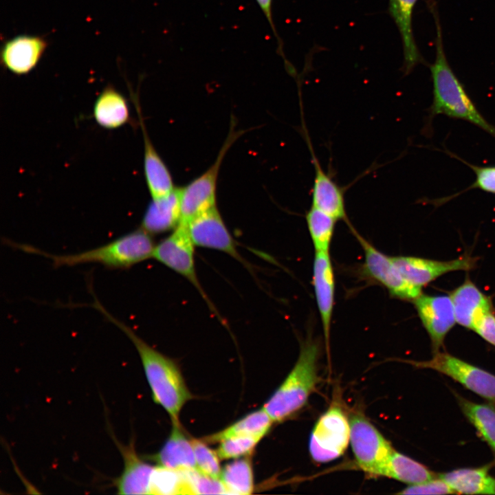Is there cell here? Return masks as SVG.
Wrapping results in <instances>:
<instances>
[{"instance_id": "4", "label": "cell", "mask_w": 495, "mask_h": 495, "mask_svg": "<svg viewBox=\"0 0 495 495\" xmlns=\"http://www.w3.org/2000/svg\"><path fill=\"white\" fill-rule=\"evenodd\" d=\"M319 353L318 342L311 338L302 343L295 365L263 406L274 423L291 418L307 404L319 382Z\"/></svg>"}, {"instance_id": "21", "label": "cell", "mask_w": 495, "mask_h": 495, "mask_svg": "<svg viewBox=\"0 0 495 495\" xmlns=\"http://www.w3.org/2000/svg\"><path fill=\"white\" fill-rule=\"evenodd\" d=\"M181 188L169 194L152 199L143 216L141 228L151 234H162L174 230L179 223Z\"/></svg>"}, {"instance_id": "27", "label": "cell", "mask_w": 495, "mask_h": 495, "mask_svg": "<svg viewBox=\"0 0 495 495\" xmlns=\"http://www.w3.org/2000/svg\"><path fill=\"white\" fill-rule=\"evenodd\" d=\"M461 409L479 436L495 449V406L472 402L456 396Z\"/></svg>"}, {"instance_id": "19", "label": "cell", "mask_w": 495, "mask_h": 495, "mask_svg": "<svg viewBox=\"0 0 495 495\" xmlns=\"http://www.w3.org/2000/svg\"><path fill=\"white\" fill-rule=\"evenodd\" d=\"M157 465L178 471L197 470L191 439L182 429L179 422H172L168 438L160 450L153 456Z\"/></svg>"}, {"instance_id": "7", "label": "cell", "mask_w": 495, "mask_h": 495, "mask_svg": "<svg viewBox=\"0 0 495 495\" xmlns=\"http://www.w3.org/2000/svg\"><path fill=\"white\" fill-rule=\"evenodd\" d=\"M242 133L243 131L234 129L232 121L228 135L214 162L203 174L181 188L179 223L186 224L196 216L216 206L217 182L220 167L228 151Z\"/></svg>"}, {"instance_id": "38", "label": "cell", "mask_w": 495, "mask_h": 495, "mask_svg": "<svg viewBox=\"0 0 495 495\" xmlns=\"http://www.w3.org/2000/svg\"><path fill=\"white\" fill-rule=\"evenodd\" d=\"M494 452H495V449H494Z\"/></svg>"}, {"instance_id": "5", "label": "cell", "mask_w": 495, "mask_h": 495, "mask_svg": "<svg viewBox=\"0 0 495 495\" xmlns=\"http://www.w3.org/2000/svg\"><path fill=\"white\" fill-rule=\"evenodd\" d=\"M350 443L358 467L371 476H382L395 450L390 443L362 414L350 418Z\"/></svg>"}, {"instance_id": "26", "label": "cell", "mask_w": 495, "mask_h": 495, "mask_svg": "<svg viewBox=\"0 0 495 495\" xmlns=\"http://www.w3.org/2000/svg\"><path fill=\"white\" fill-rule=\"evenodd\" d=\"M435 474L421 463L394 450L384 468L382 476L410 485L436 478Z\"/></svg>"}, {"instance_id": "14", "label": "cell", "mask_w": 495, "mask_h": 495, "mask_svg": "<svg viewBox=\"0 0 495 495\" xmlns=\"http://www.w3.org/2000/svg\"><path fill=\"white\" fill-rule=\"evenodd\" d=\"M306 140L314 168L311 206L322 210L336 220H344L348 223L343 188L322 168L312 149L307 134H306Z\"/></svg>"}, {"instance_id": "3", "label": "cell", "mask_w": 495, "mask_h": 495, "mask_svg": "<svg viewBox=\"0 0 495 495\" xmlns=\"http://www.w3.org/2000/svg\"><path fill=\"white\" fill-rule=\"evenodd\" d=\"M9 243L25 252L49 258L55 267L94 263L110 269H127L153 258L156 245L152 235L141 228L101 246L72 254H52L27 244Z\"/></svg>"}, {"instance_id": "32", "label": "cell", "mask_w": 495, "mask_h": 495, "mask_svg": "<svg viewBox=\"0 0 495 495\" xmlns=\"http://www.w3.org/2000/svg\"><path fill=\"white\" fill-rule=\"evenodd\" d=\"M191 442L194 450L197 470L209 477L220 479L222 470L220 465V458L217 451L212 450L203 440L192 438Z\"/></svg>"}, {"instance_id": "18", "label": "cell", "mask_w": 495, "mask_h": 495, "mask_svg": "<svg viewBox=\"0 0 495 495\" xmlns=\"http://www.w3.org/2000/svg\"><path fill=\"white\" fill-rule=\"evenodd\" d=\"M417 0H389L388 12L394 20L400 33L403 53V70L410 74L424 60L415 42L412 28V14Z\"/></svg>"}, {"instance_id": "6", "label": "cell", "mask_w": 495, "mask_h": 495, "mask_svg": "<svg viewBox=\"0 0 495 495\" xmlns=\"http://www.w3.org/2000/svg\"><path fill=\"white\" fill-rule=\"evenodd\" d=\"M350 421L342 408L333 404L319 417L311 431L309 450L317 463H327L342 456L350 443Z\"/></svg>"}, {"instance_id": "20", "label": "cell", "mask_w": 495, "mask_h": 495, "mask_svg": "<svg viewBox=\"0 0 495 495\" xmlns=\"http://www.w3.org/2000/svg\"><path fill=\"white\" fill-rule=\"evenodd\" d=\"M450 297L456 322L471 330H473L474 322L479 316L494 309L491 298L484 294L469 278H466L462 285L453 290Z\"/></svg>"}, {"instance_id": "31", "label": "cell", "mask_w": 495, "mask_h": 495, "mask_svg": "<svg viewBox=\"0 0 495 495\" xmlns=\"http://www.w3.org/2000/svg\"><path fill=\"white\" fill-rule=\"evenodd\" d=\"M448 154L450 155V156L460 160L461 162L465 164L467 166H468L471 169L473 170L474 173L476 174V180L475 182L470 186L468 188L463 190L462 191L459 192V193H456L454 195H452L450 197L437 199L435 200H430V201L432 202L434 204H438L439 205L441 204H443L448 200H450L452 198H454L455 197H457L460 194L465 192L468 190H470L471 189H475L478 188L481 190H483L486 192L492 193L495 195V166H476L472 164H470L465 161L464 160L460 158L457 155H454V153H451L450 152H448V151H446Z\"/></svg>"}, {"instance_id": "30", "label": "cell", "mask_w": 495, "mask_h": 495, "mask_svg": "<svg viewBox=\"0 0 495 495\" xmlns=\"http://www.w3.org/2000/svg\"><path fill=\"white\" fill-rule=\"evenodd\" d=\"M149 494H191L186 471L155 466L151 476Z\"/></svg>"}, {"instance_id": "2", "label": "cell", "mask_w": 495, "mask_h": 495, "mask_svg": "<svg viewBox=\"0 0 495 495\" xmlns=\"http://www.w3.org/2000/svg\"><path fill=\"white\" fill-rule=\"evenodd\" d=\"M427 4L435 23L436 50L434 61L429 65L433 84V101L429 108L426 128L429 131L434 117L441 114L469 122L495 138V126L480 113L448 61L436 2L428 0Z\"/></svg>"}, {"instance_id": "10", "label": "cell", "mask_w": 495, "mask_h": 495, "mask_svg": "<svg viewBox=\"0 0 495 495\" xmlns=\"http://www.w3.org/2000/svg\"><path fill=\"white\" fill-rule=\"evenodd\" d=\"M352 231L364 252L363 274L365 276L385 287L390 294L397 298L413 301L422 294L404 280L391 256L378 250L353 228Z\"/></svg>"}, {"instance_id": "28", "label": "cell", "mask_w": 495, "mask_h": 495, "mask_svg": "<svg viewBox=\"0 0 495 495\" xmlns=\"http://www.w3.org/2000/svg\"><path fill=\"white\" fill-rule=\"evenodd\" d=\"M220 480L227 494H251L254 490V473L250 455L228 463L221 471Z\"/></svg>"}, {"instance_id": "17", "label": "cell", "mask_w": 495, "mask_h": 495, "mask_svg": "<svg viewBox=\"0 0 495 495\" xmlns=\"http://www.w3.org/2000/svg\"><path fill=\"white\" fill-rule=\"evenodd\" d=\"M124 468L115 485L119 494H149L151 479L155 466L143 461L135 448L133 441L128 445L118 442Z\"/></svg>"}, {"instance_id": "35", "label": "cell", "mask_w": 495, "mask_h": 495, "mask_svg": "<svg viewBox=\"0 0 495 495\" xmlns=\"http://www.w3.org/2000/svg\"><path fill=\"white\" fill-rule=\"evenodd\" d=\"M450 485L438 474L436 478L425 482L410 485L398 492L400 494H454Z\"/></svg>"}, {"instance_id": "33", "label": "cell", "mask_w": 495, "mask_h": 495, "mask_svg": "<svg viewBox=\"0 0 495 495\" xmlns=\"http://www.w3.org/2000/svg\"><path fill=\"white\" fill-rule=\"evenodd\" d=\"M261 439L253 436L230 437L219 443L217 452L222 460L250 456Z\"/></svg>"}, {"instance_id": "37", "label": "cell", "mask_w": 495, "mask_h": 495, "mask_svg": "<svg viewBox=\"0 0 495 495\" xmlns=\"http://www.w3.org/2000/svg\"><path fill=\"white\" fill-rule=\"evenodd\" d=\"M258 5L259 8H261V11L264 14L267 22L270 24V26L272 29V31L275 36L276 41H277V52L278 54L282 57L283 59V61L285 63V65L286 66V69L290 74H292L295 72V69L293 66L291 65V64L289 63V61L287 60L283 49V42L281 41V38L279 37L278 32L276 31L274 21H273V16H272V0H255Z\"/></svg>"}, {"instance_id": "16", "label": "cell", "mask_w": 495, "mask_h": 495, "mask_svg": "<svg viewBox=\"0 0 495 495\" xmlns=\"http://www.w3.org/2000/svg\"><path fill=\"white\" fill-rule=\"evenodd\" d=\"M47 45L46 41L40 36H17L3 44L1 51V63L15 74H26L37 65Z\"/></svg>"}, {"instance_id": "25", "label": "cell", "mask_w": 495, "mask_h": 495, "mask_svg": "<svg viewBox=\"0 0 495 495\" xmlns=\"http://www.w3.org/2000/svg\"><path fill=\"white\" fill-rule=\"evenodd\" d=\"M274 421L262 407L245 415L227 428L203 438L208 444L219 443L233 437L253 436L263 439L270 431Z\"/></svg>"}, {"instance_id": "29", "label": "cell", "mask_w": 495, "mask_h": 495, "mask_svg": "<svg viewBox=\"0 0 495 495\" xmlns=\"http://www.w3.org/2000/svg\"><path fill=\"white\" fill-rule=\"evenodd\" d=\"M305 219L315 252H329L336 219L311 206Z\"/></svg>"}, {"instance_id": "15", "label": "cell", "mask_w": 495, "mask_h": 495, "mask_svg": "<svg viewBox=\"0 0 495 495\" xmlns=\"http://www.w3.org/2000/svg\"><path fill=\"white\" fill-rule=\"evenodd\" d=\"M313 285L316 304L328 344L335 298V275L329 252H315Z\"/></svg>"}, {"instance_id": "11", "label": "cell", "mask_w": 495, "mask_h": 495, "mask_svg": "<svg viewBox=\"0 0 495 495\" xmlns=\"http://www.w3.org/2000/svg\"><path fill=\"white\" fill-rule=\"evenodd\" d=\"M391 258L404 280L420 292L424 286L446 273L474 269L478 261L477 257L468 255L451 261H437L410 256H395Z\"/></svg>"}, {"instance_id": "12", "label": "cell", "mask_w": 495, "mask_h": 495, "mask_svg": "<svg viewBox=\"0 0 495 495\" xmlns=\"http://www.w3.org/2000/svg\"><path fill=\"white\" fill-rule=\"evenodd\" d=\"M186 226L195 246L223 252L246 267H250V265L239 252L236 241L226 226L217 206L196 216L187 223Z\"/></svg>"}, {"instance_id": "22", "label": "cell", "mask_w": 495, "mask_h": 495, "mask_svg": "<svg viewBox=\"0 0 495 495\" xmlns=\"http://www.w3.org/2000/svg\"><path fill=\"white\" fill-rule=\"evenodd\" d=\"M135 104L143 133L144 170L146 182L152 199H157L169 194L175 188L167 166L155 150L146 132L136 100Z\"/></svg>"}, {"instance_id": "8", "label": "cell", "mask_w": 495, "mask_h": 495, "mask_svg": "<svg viewBox=\"0 0 495 495\" xmlns=\"http://www.w3.org/2000/svg\"><path fill=\"white\" fill-rule=\"evenodd\" d=\"M195 246L186 224L179 223L169 236L156 244L153 258L187 279L210 309L217 314L198 279L194 258Z\"/></svg>"}, {"instance_id": "1", "label": "cell", "mask_w": 495, "mask_h": 495, "mask_svg": "<svg viewBox=\"0 0 495 495\" xmlns=\"http://www.w3.org/2000/svg\"><path fill=\"white\" fill-rule=\"evenodd\" d=\"M91 306L130 339L139 354L153 401L166 411L172 422H179L181 411L192 395L176 362L149 345L96 298Z\"/></svg>"}, {"instance_id": "13", "label": "cell", "mask_w": 495, "mask_h": 495, "mask_svg": "<svg viewBox=\"0 0 495 495\" xmlns=\"http://www.w3.org/2000/svg\"><path fill=\"white\" fill-rule=\"evenodd\" d=\"M413 302L435 353L439 351L446 335L456 322L452 300L448 296L421 294Z\"/></svg>"}, {"instance_id": "9", "label": "cell", "mask_w": 495, "mask_h": 495, "mask_svg": "<svg viewBox=\"0 0 495 495\" xmlns=\"http://www.w3.org/2000/svg\"><path fill=\"white\" fill-rule=\"evenodd\" d=\"M408 362L444 374L495 406V375L479 367L441 351L429 360Z\"/></svg>"}, {"instance_id": "23", "label": "cell", "mask_w": 495, "mask_h": 495, "mask_svg": "<svg viewBox=\"0 0 495 495\" xmlns=\"http://www.w3.org/2000/svg\"><path fill=\"white\" fill-rule=\"evenodd\" d=\"M95 121L107 129H118L130 118L129 104L125 97L114 87H106L96 98L93 110Z\"/></svg>"}, {"instance_id": "34", "label": "cell", "mask_w": 495, "mask_h": 495, "mask_svg": "<svg viewBox=\"0 0 495 495\" xmlns=\"http://www.w3.org/2000/svg\"><path fill=\"white\" fill-rule=\"evenodd\" d=\"M192 494H227L220 479L209 477L197 470L186 471Z\"/></svg>"}, {"instance_id": "24", "label": "cell", "mask_w": 495, "mask_h": 495, "mask_svg": "<svg viewBox=\"0 0 495 495\" xmlns=\"http://www.w3.org/2000/svg\"><path fill=\"white\" fill-rule=\"evenodd\" d=\"M490 466L459 468L439 474L455 493L495 494V478L489 473Z\"/></svg>"}, {"instance_id": "36", "label": "cell", "mask_w": 495, "mask_h": 495, "mask_svg": "<svg viewBox=\"0 0 495 495\" xmlns=\"http://www.w3.org/2000/svg\"><path fill=\"white\" fill-rule=\"evenodd\" d=\"M473 331L485 341L495 346V313L494 309L485 312L476 319Z\"/></svg>"}]
</instances>
